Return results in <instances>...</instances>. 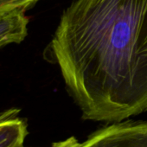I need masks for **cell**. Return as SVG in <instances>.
<instances>
[{
	"label": "cell",
	"mask_w": 147,
	"mask_h": 147,
	"mask_svg": "<svg viewBox=\"0 0 147 147\" xmlns=\"http://www.w3.org/2000/svg\"><path fill=\"white\" fill-rule=\"evenodd\" d=\"M50 49L84 119L147 112V0H74Z\"/></svg>",
	"instance_id": "cell-1"
},
{
	"label": "cell",
	"mask_w": 147,
	"mask_h": 147,
	"mask_svg": "<svg viewBox=\"0 0 147 147\" xmlns=\"http://www.w3.org/2000/svg\"><path fill=\"white\" fill-rule=\"evenodd\" d=\"M77 147H147V120L110 123L94 131Z\"/></svg>",
	"instance_id": "cell-2"
},
{
	"label": "cell",
	"mask_w": 147,
	"mask_h": 147,
	"mask_svg": "<svg viewBox=\"0 0 147 147\" xmlns=\"http://www.w3.org/2000/svg\"><path fill=\"white\" fill-rule=\"evenodd\" d=\"M28 125L19 116L18 109H9L0 114V147H24Z\"/></svg>",
	"instance_id": "cell-3"
},
{
	"label": "cell",
	"mask_w": 147,
	"mask_h": 147,
	"mask_svg": "<svg viewBox=\"0 0 147 147\" xmlns=\"http://www.w3.org/2000/svg\"><path fill=\"white\" fill-rule=\"evenodd\" d=\"M28 24L24 11L0 13V48L23 42L28 34Z\"/></svg>",
	"instance_id": "cell-4"
},
{
	"label": "cell",
	"mask_w": 147,
	"mask_h": 147,
	"mask_svg": "<svg viewBox=\"0 0 147 147\" xmlns=\"http://www.w3.org/2000/svg\"><path fill=\"white\" fill-rule=\"evenodd\" d=\"M39 0H0V13L16 10L26 11Z\"/></svg>",
	"instance_id": "cell-5"
},
{
	"label": "cell",
	"mask_w": 147,
	"mask_h": 147,
	"mask_svg": "<svg viewBox=\"0 0 147 147\" xmlns=\"http://www.w3.org/2000/svg\"><path fill=\"white\" fill-rule=\"evenodd\" d=\"M79 143L80 142L76 137L72 136L66 139L53 143L50 147H77Z\"/></svg>",
	"instance_id": "cell-6"
}]
</instances>
